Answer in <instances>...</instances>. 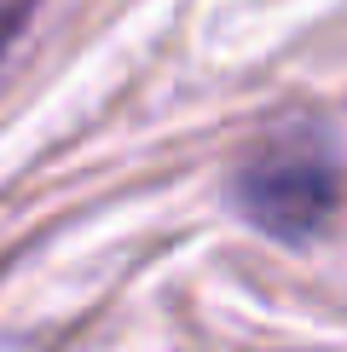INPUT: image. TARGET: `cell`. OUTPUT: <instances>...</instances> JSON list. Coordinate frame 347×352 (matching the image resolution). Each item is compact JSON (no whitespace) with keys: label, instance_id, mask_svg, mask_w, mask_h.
<instances>
[{"label":"cell","instance_id":"7a4b0ae2","mask_svg":"<svg viewBox=\"0 0 347 352\" xmlns=\"http://www.w3.org/2000/svg\"><path fill=\"white\" fill-rule=\"evenodd\" d=\"M23 18H29V0H0V52L12 47V35L23 29Z\"/></svg>","mask_w":347,"mask_h":352},{"label":"cell","instance_id":"6da1fadb","mask_svg":"<svg viewBox=\"0 0 347 352\" xmlns=\"http://www.w3.org/2000/svg\"><path fill=\"white\" fill-rule=\"evenodd\" d=\"M336 190H341L336 156L307 127H289V133L255 144L243 156L238 179H231L238 208L260 231H278V237H307V231H318L330 219V208H336Z\"/></svg>","mask_w":347,"mask_h":352}]
</instances>
